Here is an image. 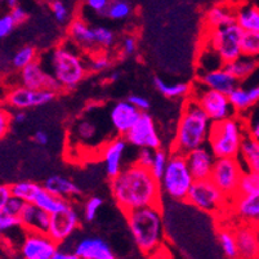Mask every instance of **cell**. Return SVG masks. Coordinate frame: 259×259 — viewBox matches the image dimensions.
<instances>
[{
  "label": "cell",
  "mask_w": 259,
  "mask_h": 259,
  "mask_svg": "<svg viewBox=\"0 0 259 259\" xmlns=\"http://www.w3.org/2000/svg\"><path fill=\"white\" fill-rule=\"evenodd\" d=\"M111 195L116 205L126 214L132 210L161 206L160 181L147 168L134 162L121 170L110 183Z\"/></svg>",
  "instance_id": "obj_1"
},
{
  "label": "cell",
  "mask_w": 259,
  "mask_h": 259,
  "mask_svg": "<svg viewBox=\"0 0 259 259\" xmlns=\"http://www.w3.org/2000/svg\"><path fill=\"white\" fill-rule=\"evenodd\" d=\"M211 122V119L200 103L188 96L178 120L173 151L186 155L200 146L206 145Z\"/></svg>",
  "instance_id": "obj_2"
},
{
  "label": "cell",
  "mask_w": 259,
  "mask_h": 259,
  "mask_svg": "<svg viewBox=\"0 0 259 259\" xmlns=\"http://www.w3.org/2000/svg\"><path fill=\"white\" fill-rule=\"evenodd\" d=\"M129 231L138 250L146 256H155L164 245V220L161 206L132 210L125 214Z\"/></svg>",
  "instance_id": "obj_3"
},
{
  "label": "cell",
  "mask_w": 259,
  "mask_h": 259,
  "mask_svg": "<svg viewBox=\"0 0 259 259\" xmlns=\"http://www.w3.org/2000/svg\"><path fill=\"white\" fill-rule=\"evenodd\" d=\"M76 44L71 41L69 46L57 47L48 54V70L62 89L70 91L79 85L89 71L87 66L85 58L79 54L76 49Z\"/></svg>",
  "instance_id": "obj_4"
},
{
  "label": "cell",
  "mask_w": 259,
  "mask_h": 259,
  "mask_svg": "<svg viewBox=\"0 0 259 259\" xmlns=\"http://www.w3.org/2000/svg\"><path fill=\"white\" fill-rule=\"evenodd\" d=\"M246 133V125L237 115L230 119L213 121L209 132L208 146L217 159L237 157Z\"/></svg>",
  "instance_id": "obj_5"
},
{
  "label": "cell",
  "mask_w": 259,
  "mask_h": 259,
  "mask_svg": "<svg viewBox=\"0 0 259 259\" xmlns=\"http://www.w3.org/2000/svg\"><path fill=\"white\" fill-rule=\"evenodd\" d=\"M195 178L188 166L187 157L181 152H171L168 166L160 178L162 194L176 201H186Z\"/></svg>",
  "instance_id": "obj_6"
},
{
  "label": "cell",
  "mask_w": 259,
  "mask_h": 259,
  "mask_svg": "<svg viewBox=\"0 0 259 259\" xmlns=\"http://www.w3.org/2000/svg\"><path fill=\"white\" fill-rule=\"evenodd\" d=\"M206 44L214 49L225 62L236 60L242 54V37L245 31L236 23L218 29H206Z\"/></svg>",
  "instance_id": "obj_7"
},
{
  "label": "cell",
  "mask_w": 259,
  "mask_h": 259,
  "mask_svg": "<svg viewBox=\"0 0 259 259\" xmlns=\"http://www.w3.org/2000/svg\"><path fill=\"white\" fill-rule=\"evenodd\" d=\"M228 201L231 200L210 178L195 181L186 197V202H188L191 206L210 214L223 210Z\"/></svg>",
  "instance_id": "obj_8"
},
{
  "label": "cell",
  "mask_w": 259,
  "mask_h": 259,
  "mask_svg": "<svg viewBox=\"0 0 259 259\" xmlns=\"http://www.w3.org/2000/svg\"><path fill=\"white\" fill-rule=\"evenodd\" d=\"M191 97H194L200 103L204 111L208 114L211 121H220V120L230 119L237 115L234 105L231 103L228 94L222 93L215 89H210L201 84L197 80L196 85L191 89Z\"/></svg>",
  "instance_id": "obj_9"
},
{
  "label": "cell",
  "mask_w": 259,
  "mask_h": 259,
  "mask_svg": "<svg viewBox=\"0 0 259 259\" xmlns=\"http://www.w3.org/2000/svg\"><path fill=\"white\" fill-rule=\"evenodd\" d=\"M244 173L237 157H220L215 160L210 180L215 183L230 200L239 192V183Z\"/></svg>",
  "instance_id": "obj_10"
},
{
  "label": "cell",
  "mask_w": 259,
  "mask_h": 259,
  "mask_svg": "<svg viewBox=\"0 0 259 259\" xmlns=\"http://www.w3.org/2000/svg\"><path fill=\"white\" fill-rule=\"evenodd\" d=\"M56 94V92L49 89H32L29 87L15 85L6 93L4 103L12 110H26L47 105L54 100Z\"/></svg>",
  "instance_id": "obj_11"
},
{
  "label": "cell",
  "mask_w": 259,
  "mask_h": 259,
  "mask_svg": "<svg viewBox=\"0 0 259 259\" xmlns=\"http://www.w3.org/2000/svg\"><path fill=\"white\" fill-rule=\"evenodd\" d=\"M58 244L46 232L25 230L18 253L25 259H53Z\"/></svg>",
  "instance_id": "obj_12"
},
{
  "label": "cell",
  "mask_w": 259,
  "mask_h": 259,
  "mask_svg": "<svg viewBox=\"0 0 259 259\" xmlns=\"http://www.w3.org/2000/svg\"><path fill=\"white\" fill-rule=\"evenodd\" d=\"M132 146L137 148L147 147L152 150L161 148V138L157 133L156 125L151 115L142 112L133 128L124 136Z\"/></svg>",
  "instance_id": "obj_13"
},
{
  "label": "cell",
  "mask_w": 259,
  "mask_h": 259,
  "mask_svg": "<svg viewBox=\"0 0 259 259\" xmlns=\"http://www.w3.org/2000/svg\"><path fill=\"white\" fill-rule=\"evenodd\" d=\"M79 227V214L70 202L69 205L63 208L62 210L51 214V225H49L48 235L57 244H61L63 241H67Z\"/></svg>",
  "instance_id": "obj_14"
},
{
  "label": "cell",
  "mask_w": 259,
  "mask_h": 259,
  "mask_svg": "<svg viewBox=\"0 0 259 259\" xmlns=\"http://www.w3.org/2000/svg\"><path fill=\"white\" fill-rule=\"evenodd\" d=\"M18 85L29 87L32 89H49L56 93L62 89L58 80L51 74L39 61H34L22 70L18 75Z\"/></svg>",
  "instance_id": "obj_15"
},
{
  "label": "cell",
  "mask_w": 259,
  "mask_h": 259,
  "mask_svg": "<svg viewBox=\"0 0 259 259\" xmlns=\"http://www.w3.org/2000/svg\"><path fill=\"white\" fill-rule=\"evenodd\" d=\"M142 112L128 100L120 101L112 106L111 111H110V121H111L114 131L119 136H125L137 122Z\"/></svg>",
  "instance_id": "obj_16"
},
{
  "label": "cell",
  "mask_w": 259,
  "mask_h": 259,
  "mask_svg": "<svg viewBox=\"0 0 259 259\" xmlns=\"http://www.w3.org/2000/svg\"><path fill=\"white\" fill-rule=\"evenodd\" d=\"M186 157H187L188 166L195 181L210 178L217 157L209 146H200L186 154Z\"/></svg>",
  "instance_id": "obj_17"
},
{
  "label": "cell",
  "mask_w": 259,
  "mask_h": 259,
  "mask_svg": "<svg viewBox=\"0 0 259 259\" xmlns=\"http://www.w3.org/2000/svg\"><path fill=\"white\" fill-rule=\"evenodd\" d=\"M126 141L125 137L119 136L114 138L102 148V160L105 164V171L110 180L115 178L121 173L122 168V159L126 150Z\"/></svg>",
  "instance_id": "obj_18"
},
{
  "label": "cell",
  "mask_w": 259,
  "mask_h": 259,
  "mask_svg": "<svg viewBox=\"0 0 259 259\" xmlns=\"http://www.w3.org/2000/svg\"><path fill=\"white\" fill-rule=\"evenodd\" d=\"M77 259H114L115 254L110 245L97 236H85L74 244Z\"/></svg>",
  "instance_id": "obj_19"
},
{
  "label": "cell",
  "mask_w": 259,
  "mask_h": 259,
  "mask_svg": "<svg viewBox=\"0 0 259 259\" xmlns=\"http://www.w3.org/2000/svg\"><path fill=\"white\" fill-rule=\"evenodd\" d=\"M231 204L240 223L254 225L259 218V190L250 194L236 195L231 200Z\"/></svg>",
  "instance_id": "obj_20"
},
{
  "label": "cell",
  "mask_w": 259,
  "mask_h": 259,
  "mask_svg": "<svg viewBox=\"0 0 259 259\" xmlns=\"http://www.w3.org/2000/svg\"><path fill=\"white\" fill-rule=\"evenodd\" d=\"M239 256L241 258H258L259 256V231L250 223H241L235 228Z\"/></svg>",
  "instance_id": "obj_21"
},
{
  "label": "cell",
  "mask_w": 259,
  "mask_h": 259,
  "mask_svg": "<svg viewBox=\"0 0 259 259\" xmlns=\"http://www.w3.org/2000/svg\"><path fill=\"white\" fill-rule=\"evenodd\" d=\"M197 80L208 88L215 89L226 94H230L237 85H240L239 80L231 74L225 66L221 69L202 72L197 76Z\"/></svg>",
  "instance_id": "obj_22"
},
{
  "label": "cell",
  "mask_w": 259,
  "mask_h": 259,
  "mask_svg": "<svg viewBox=\"0 0 259 259\" xmlns=\"http://www.w3.org/2000/svg\"><path fill=\"white\" fill-rule=\"evenodd\" d=\"M22 227L27 231H36V232H46L48 234L49 225H51V214L43 210L32 202H25L20 213Z\"/></svg>",
  "instance_id": "obj_23"
},
{
  "label": "cell",
  "mask_w": 259,
  "mask_h": 259,
  "mask_svg": "<svg viewBox=\"0 0 259 259\" xmlns=\"http://www.w3.org/2000/svg\"><path fill=\"white\" fill-rule=\"evenodd\" d=\"M236 23V7L220 3L210 7L205 13L206 29H218Z\"/></svg>",
  "instance_id": "obj_24"
},
{
  "label": "cell",
  "mask_w": 259,
  "mask_h": 259,
  "mask_svg": "<svg viewBox=\"0 0 259 259\" xmlns=\"http://www.w3.org/2000/svg\"><path fill=\"white\" fill-rule=\"evenodd\" d=\"M44 187L56 196L61 199L70 200L79 197L81 195V190L76 183L72 182L67 177L60 176V174H54V176L48 177L43 183Z\"/></svg>",
  "instance_id": "obj_25"
},
{
  "label": "cell",
  "mask_w": 259,
  "mask_h": 259,
  "mask_svg": "<svg viewBox=\"0 0 259 259\" xmlns=\"http://www.w3.org/2000/svg\"><path fill=\"white\" fill-rule=\"evenodd\" d=\"M244 170L259 173V140L246 133L237 155Z\"/></svg>",
  "instance_id": "obj_26"
},
{
  "label": "cell",
  "mask_w": 259,
  "mask_h": 259,
  "mask_svg": "<svg viewBox=\"0 0 259 259\" xmlns=\"http://www.w3.org/2000/svg\"><path fill=\"white\" fill-rule=\"evenodd\" d=\"M69 37L80 48H93L96 44L94 29L81 18H75L70 22Z\"/></svg>",
  "instance_id": "obj_27"
},
{
  "label": "cell",
  "mask_w": 259,
  "mask_h": 259,
  "mask_svg": "<svg viewBox=\"0 0 259 259\" xmlns=\"http://www.w3.org/2000/svg\"><path fill=\"white\" fill-rule=\"evenodd\" d=\"M228 97H230L231 103L234 105L237 114L246 111L249 107H251L254 103L259 101V83L249 89H245L244 87L237 85L234 91L228 94Z\"/></svg>",
  "instance_id": "obj_28"
},
{
  "label": "cell",
  "mask_w": 259,
  "mask_h": 259,
  "mask_svg": "<svg viewBox=\"0 0 259 259\" xmlns=\"http://www.w3.org/2000/svg\"><path fill=\"white\" fill-rule=\"evenodd\" d=\"M259 66V58L253 57V56H248V54L242 53L239 58L236 60L227 62L225 65L226 69L234 75L239 81L248 79L249 76L255 72Z\"/></svg>",
  "instance_id": "obj_29"
},
{
  "label": "cell",
  "mask_w": 259,
  "mask_h": 259,
  "mask_svg": "<svg viewBox=\"0 0 259 259\" xmlns=\"http://www.w3.org/2000/svg\"><path fill=\"white\" fill-rule=\"evenodd\" d=\"M31 202L43 209V210L48 211L49 214L62 210L63 208H66L70 204L69 200L61 199V197L51 194L44 186H40V188L36 191V194H35Z\"/></svg>",
  "instance_id": "obj_30"
},
{
  "label": "cell",
  "mask_w": 259,
  "mask_h": 259,
  "mask_svg": "<svg viewBox=\"0 0 259 259\" xmlns=\"http://www.w3.org/2000/svg\"><path fill=\"white\" fill-rule=\"evenodd\" d=\"M236 22L244 31H259V7L249 3L237 6Z\"/></svg>",
  "instance_id": "obj_31"
},
{
  "label": "cell",
  "mask_w": 259,
  "mask_h": 259,
  "mask_svg": "<svg viewBox=\"0 0 259 259\" xmlns=\"http://www.w3.org/2000/svg\"><path fill=\"white\" fill-rule=\"evenodd\" d=\"M154 85L166 98H187L192 87L187 83H166L165 80L155 77Z\"/></svg>",
  "instance_id": "obj_32"
},
{
  "label": "cell",
  "mask_w": 259,
  "mask_h": 259,
  "mask_svg": "<svg viewBox=\"0 0 259 259\" xmlns=\"http://www.w3.org/2000/svg\"><path fill=\"white\" fill-rule=\"evenodd\" d=\"M217 241H218L223 255L227 256V258H237L239 256V246H237L235 231H231L228 228H220L217 232Z\"/></svg>",
  "instance_id": "obj_33"
},
{
  "label": "cell",
  "mask_w": 259,
  "mask_h": 259,
  "mask_svg": "<svg viewBox=\"0 0 259 259\" xmlns=\"http://www.w3.org/2000/svg\"><path fill=\"white\" fill-rule=\"evenodd\" d=\"M40 186L37 183L31 182V181H22V182H16L11 185L12 195L25 202H31L34 199L36 191L39 190Z\"/></svg>",
  "instance_id": "obj_34"
},
{
  "label": "cell",
  "mask_w": 259,
  "mask_h": 259,
  "mask_svg": "<svg viewBox=\"0 0 259 259\" xmlns=\"http://www.w3.org/2000/svg\"><path fill=\"white\" fill-rule=\"evenodd\" d=\"M201 56V61H200V66L202 67V72L211 71V70L221 69L225 66V62L222 61V58L220 57V54L217 53L211 47H209L208 44L204 46V49H202V53L200 54ZM201 72V74H202Z\"/></svg>",
  "instance_id": "obj_35"
},
{
  "label": "cell",
  "mask_w": 259,
  "mask_h": 259,
  "mask_svg": "<svg viewBox=\"0 0 259 259\" xmlns=\"http://www.w3.org/2000/svg\"><path fill=\"white\" fill-rule=\"evenodd\" d=\"M34 61H36V49L31 46H25L13 54L11 63L13 69L20 71Z\"/></svg>",
  "instance_id": "obj_36"
},
{
  "label": "cell",
  "mask_w": 259,
  "mask_h": 259,
  "mask_svg": "<svg viewBox=\"0 0 259 259\" xmlns=\"http://www.w3.org/2000/svg\"><path fill=\"white\" fill-rule=\"evenodd\" d=\"M105 13L107 17L112 18V20H124L131 16L132 7L124 0H114L108 4Z\"/></svg>",
  "instance_id": "obj_37"
},
{
  "label": "cell",
  "mask_w": 259,
  "mask_h": 259,
  "mask_svg": "<svg viewBox=\"0 0 259 259\" xmlns=\"http://www.w3.org/2000/svg\"><path fill=\"white\" fill-rule=\"evenodd\" d=\"M75 136L79 141L91 142L97 136V125L89 119L80 120L77 125L75 126Z\"/></svg>",
  "instance_id": "obj_38"
},
{
  "label": "cell",
  "mask_w": 259,
  "mask_h": 259,
  "mask_svg": "<svg viewBox=\"0 0 259 259\" xmlns=\"http://www.w3.org/2000/svg\"><path fill=\"white\" fill-rule=\"evenodd\" d=\"M256 190H259V173L244 170L239 183V192H237V195L250 194V192H254Z\"/></svg>",
  "instance_id": "obj_39"
},
{
  "label": "cell",
  "mask_w": 259,
  "mask_h": 259,
  "mask_svg": "<svg viewBox=\"0 0 259 259\" xmlns=\"http://www.w3.org/2000/svg\"><path fill=\"white\" fill-rule=\"evenodd\" d=\"M242 53L259 58V31H245L242 37Z\"/></svg>",
  "instance_id": "obj_40"
},
{
  "label": "cell",
  "mask_w": 259,
  "mask_h": 259,
  "mask_svg": "<svg viewBox=\"0 0 259 259\" xmlns=\"http://www.w3.org/2000/svg\"><path fill=\"white\" fill-rule=\"evenodd\" d=\"M169 157L170 155H168V152L164 151L162 148H159V150H155V156H154V162H152L151 168V173L156 177L157 180L160 181V178L162 177L164 171H165L166 166H168L169 162Z\"/></svg>",
  "instance_id": "obj_41"
},
{
  "label": "cell",
  "mask_w": 259,
  "mask_h": 259,
  "mask_svg": "<svg viewBox=\"0 0 259 259\" xmlns=\"http://www.w3.org/2000/svg\"><path fill=\"white\" fill-rule=\"evenodd\" d=\"M96 44L102 48H110L115 41V34L106 27H94Z\"/></svg>",
  "instance_id": "obj_42"
},
{
  "label": "cell",
  "mask_w": 259,
  "mask_h": 259,
  "mask_svg": "<svg viewBox=\"0 0 259 259\" xmlns=\"http://www.w3.org/2000/svg\"><path fill=\"white\" fill-rule=\"evenodd\" d=\"M85 61L88 70L92 72H102L111 66V61L103 54H97V56H93L91 58H87Z\"/></svg>",
  "instance_id": "obj_43"
},
{
  "label": "cell",
  "mask_w": 259,
  "mask_h": 259,
  "mask_svg": "<svg viewBox=\"0 0 259 259\" xmlns=\"http://www.w3.org/2000/svg\"><path fill=\"white\" fill-rule=\"evenodd\" d=\"M102 204L103 200L97 196L89 197V199L87 200V202L84 204V218H85L87 222L94 221V218L97 215L98 210H100V208L102 206Z\"/></svg>",
  "instance_id": "obj_44"
},
{
  "label": "cell",
  "mask_w": 259,
  "mask_h": 259,
  "mask_svg": "<svg viewBox=\"0 0 259 259\" xmlns=\"http://www.w3.org/2000/svg\"><path fill=\"white\" fill-rule=\"evenodd\" d=\"M22 227L20 215H13V214H0V231L2 234H6L12 230Z\"/></svg>",
  "instance_id": "obj_45"
},
{
  "label": "cell",
  "mask_w": 259,
  "mask_h": 259,
  "mask_svg": "<svg viewBox=\"0 0 259 259\" xmlns=\"http://www.w3.org/2000/svg\"><path fill=\"white\" fill-rule=\"evenodd\" d=\"M154 156H155V150L147 147L138 148L137 156H136V162L142 165L143 168L150 169L154 162Z\"/></svg>",
  "instance_id": "obj_46"
},
{
  "label": "cell",
  "mask_w": 259,
  "mask_h": 259,
  "mask_svg": "<svg viewBox=\"0 0 259 259\" xmlns=\"http://www.w3.org/2000/svg\"><path fill=\"white\" fill-rule=\"evenodd\" d=\"M23 204L25 201H22L21 199L16 196H12L8 200L6 205L0 206V214H13V215H20L21 210L23 208Z\"/></svg>",
  "instance_id": "obj_47"
},
{
  "label": "cell",
  "mask_w": 259,
  "mask_h": 259,
  "mask_svg": "<svg viewBox=\"0 0 259 259\" xmlns=\"http://www.w3.org/2000/svg\"><path fill=\"white\" fill-rule=\"evenodd\" d=\"M51 9L54 18H56L58 22L63 23L69 20V9L66 8L65 4H63L62 2H60V0H54V2H52Z\"/></svg>",
  "instance_id": "obj_48"
},
{
  "label": "cell",
  "mask_w": 259,
  "mask_h": 259,
  "mask_svg": "<svg viewBox=\"0 0 259 259\" xmlns=\"http://www.w3.org/2000/svg\"><path fill=\"white\" fill-rule=\"evenodd\" d=\"M16 26H17V23L13 20L11 13L4 15L3 17L0 18V37L4 39V37L8 36V35L13 31V29H15Z\"/></svg>",
  "instance_id": "obj_49"
},
{
  "label": "cell",
  "mask_w": 259,
  "mask_h": 259,
  "mask_svg": "<svg viewBox=\"0 0 259 259\" xmlns=\"http://www.w3.org/2000/svg\"><path fill=\"white\" fill-rule=\"evenodd\" d=\"M53 259H77L76 254L74 251V246L70 248L66 241L61 242L57 246V251L54 254Z\"/></svg>",
  "instance_id": "obj_50"
},
{
  "label": "cell",
  "mask_w": 259,
  "mask_h": 259,
  "mask_svg": "<svg viewBox=\"0 0 259 259\" xmlns=\"http://www.w3.org/2000/svg\"><path fill=\"white\" fill-rule=\"evenodd\" d=\"M128 101L131 103H133L141 112H146L148 108H150V102H148V100H146L142 96H138V94H131L128 97Z\"/></svg>",
  "instance_id": "obj_51"
},
{
  "label": "cell",
  "mask_w": 259,
  "mask_h": 259,
  "mask_svg": "<svg viewBox=\"0 0 259 259\" xmlns=\"http://www.w3.org/2000/svg\"><path fill=\"white\" fill-rule=\"evenodd\" d=\"M9 13H11V16L13 17V20L16 21L17 25H22V23L26 22L27 18H29V13L20 6H16L13 7V8H11V12H9Z\"/></svg>",
  "instance_id": "obj_52"
},
{
  "label": "cell",
  "mask_w": 259,
  "mask_h": 259,
  "mask_svg": "<svg viewBox=\"0 0 259 259\" xmlns=\"http://www.w3.org/2000/svg\"><path fill=\"white\" fill-rule=\"evenodd\" d=\"M108 4H110V0H87V6L98 13H105Z\"/></svg>",
  "instance_id": "obj_53"
},
{
  "label": "cell",
  "mask_w": 259,
  "mask_h": 259,
  "mask_svg": "<svg viewBox=\"0 0 259 259\" xmlns=\"http://www.w3.org/2000/svg\"><path fill=\"white\" fill-rule=\"evenodd\" d=\"M137 49V41L133 36H126L122 41V53L125 56H132Z\"/></svg>",
  "instance_id": "obj_54"
},
{
  "label": "cell",
  "mask_w": 259,
  "mask_h": 259,
  "mask_svg": "<svg viewBox=\"0 0 259 259\" xmlns=\"http://www.w3.org/2000/svg\"><path fill=\"white\" fill-rule=\"evenodd\" d=\"M12 120V115L9 112H7L6 110H2V114H0V136L4 137L7 133V131L9 129V122Z\"/></svg>",
  "instance_id": "obj_55"
},
{
  "label": "cell",
  "mask_w": 259,
  "mask_h": 259,
  "mask_svg": "<svg viewBox=\"0 0 259 259\" xmlns=\"http://www.w3.org/2000/svg\"><path fill=\"white\" fill-rule=\"evenodd\" d=\"M13 196L12 195L11 185H2L0 186V206L6 205L8 200Z\"/></svg>",
  "instance_id": "obj_56"
},
{
  "label": "cell",
  "mask_w": 259,
  "mask_h": 259,
  "mask_svg": "<svg viewBox=\"0 0 259 259\" xmlns=\"http://www.w3.org/2000/svg\"><path fill=\"white\" fill-rule=\"evenodd\" d=\"M34 141L37 145L46 146L47 143L49 142V136L44 131H37L36 133L34 134Z\"/></svg>",
  "instance_id": "obj_57"
},
{
  "label": "cell",
  "mask_w": 259,
  "mask_h": 259,
  "mask_svg": "<svg viewBox=\"0 0 259 259\" xmlns=\"http://www.w3.org/2000/svg\"><path fill=\"white\" fill-rule=\"evenodd\" d=\"M12 120L16 124H23L26 121V114L25 110H15V112L12 114Z\"/></svg>",
  "instance_id": "obj_58"
},
{
  "label": "cell",
  "mask_w": 259,
  "mask_h": 259,
  "mask_svg": "<svg viewBox=\"0 0 259 259\" xmlns=\"http://www.w3.org/2000/svg\"><path fill=\"white\" fill-rule=\"evenodd\" d=\"M248 133L251 134L253 137L258 138L259 140V120L254 121L250 126L248 128Z\"/></svg>",
  "instance_id": "obj_59"
},
{
  "label": "cell",
  "mask_w": 259,
  "mask_h": 259,
  "mask_svg": "<svg viewBox=\"0 0 259 259\" xmlns=\"http://www.w3.org/2000/svg\"><path fill=\"white\" fill-rule=\"evenodd\" d=\"M120 77H121V74H120L119 71H114L111 75H110V81H111V83H116Z\"/></svg>",
  "instance_id": "obj_60"
},
{
  "label": "cell",
  "mask_w": 259,
  "mask_h": 259,
  "mask_svg": "<svg viewBox=\"0 0 259 259\" xmlns=\"http://www.w3.org/2000/svg\"><path fill=\"white\" fill-rule=\"evenodd\" d=\"M3 2L9 7V8H13V7L18 6V0H3Z\"/></svg>",
  "instance_id": "obj_61"
},
{
  "label": "cell",
  "mask_w": 259,
  "mask_h": 259,
  "mask_svg": "<svg viewBox=\"0 0 259 259\" xmlns=\"http://www.w3.org/2000/svg\"><path fill=\"white\" fill-rule=\"evenodd\" d=\"M254 226H255V228H256V230L259 231V218H258V220L255 221V223H254Z\"/></svg>",
  "instance_id": "obj_62"
}]
</instances>
